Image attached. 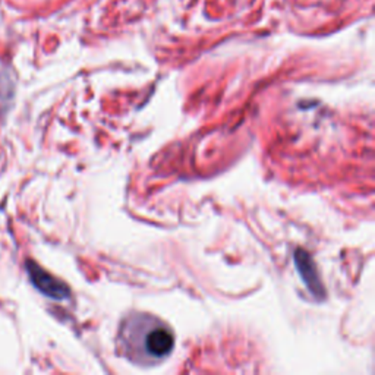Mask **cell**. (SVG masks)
<instances>
[{"instance_id":"6da1fadb","label":"cell","mask_w":375,"mask_h":375,"mask_svg":"<svg viewBox=\"0 0 375 375\" xmlns=\"http://www.w3.org/2000/svg\"><path fill=\"white\" fill-rule=\"evenodd\" d=\"M117 341L120 353L139 365L163 361L174 346L172 330L163 321L146 314H131L125 318Z\"/></svg>"},{"instance_id":"7a4b0ae2","label":"cell","mask_w":375,"mask_h":375,"mask_svg":"<svg viewBox=\"0 0 375 375\" xmlns=\"http://www.w3.org/2000/svg\"><path fill=\"white\" fill-rule=\"evenodd\" d=\"M25 267H27V272H28V276H30L32 284L43 295H46L51 299H56V300H63V299L69 298L68 286L63 284L56 277H53L51 274H49L46 270H43L37 262L27 261Z\"/></svg>"},{"instance_id":"3957f363","label":"cell","mask_w":375,"mask_h":375,"mask_svg":"<svg viewBox=\"0 0 375 375\" xmlns=\"http://www.w3.org/2000/svg\"><path fill=\"white\" fill-rule=\"evenodd\" d=\"M296 265H298L299 273L302 274L303 280H305V283L308 284L310 291L314 295H323L324 289H323V286H321V283L318 280L314 262L311 261L310 255L307 253H303V251H298L296 253Z\"/></svg>"}]
</instances>
